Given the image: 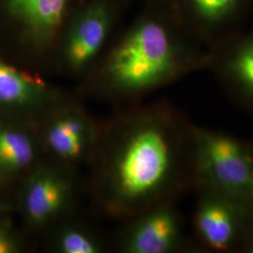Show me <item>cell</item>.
<instances>
[{"label": "cell", "instance_id": "1", "mask_svg": "<svg viewBox=\"0 0 253 253\" xmlns=\"http://www.w3.org/2000/svg\"><path fill=\"white\" fill-rule=\"evenodd\" d=\"M197 126L168 100L119 107L100 123L87 164L95 208L124 222L193 191Z\"/></svg>", "mask_w": 253, "mask_h": 253}, {"label": "cell", "instance_id": "2", "mask_svg": "<svg viewBox=\"0 0 253 253\" xmlns=\"http://www.w3.org/2000/svg\"><path fill=\"white\" fill-rule=\"evenodd\" d=\"M208 49L183 23L169 0H147L119 29L79 82L77 94L118 107L207 70Z\"/></svg>", "mask_w": 253, "mask_h": 253}, {"label": "cell", "instance_id": "3", "mask_svg": "<svg viewBox=\"0 0 253 253\" xmlns=\"http://www.w3.org/2000/svg\"><path fill=\"white\" fill-rule=\"evenodd\" d=\"M85 1L0 0V57L52 75L64 27Z\"/></svg>", "mask_w": 253, "mask_h": 253}, {"label": "cell", "instance_id": "4", "mask_svg": "<svg viewBox=\"0 0 253 253\" xmlns=\"http://www.w3.org/2000/svg\"><path fill=\"white\" fill-rule=\"evenodd\" d=\"M128 8L123 0H86L64 27L53 74L80 81L124 26Z\"/></svg>", "mask_w": 253, "mask_h": 253}, {"label": "cell", "instance_id": "5", "mask_svg": "<svg viewBox=\"0 0 253 253\" xmlns=\"http://www.w3.org/2000/svg\"><path fill=\"white\" fill-rule=\"evenodd\" d=\"M78 190L77 171L43 158L12 193L15 213L26 234L43 235L73 216Z\"/></svg>", "mask_w": 253, "mask_h": 253}, {"label": "cell", "instance_id": "6", "mask_svg": "<svg viewBox=\"0 0 253 253\" xmlns=\"http://www.w3.org/2000/svg\"><path fill=\"white\" fill-rule=\"evenodd\" d=\"M191 238L197 253H244L253 234V208L206 184L193 190Z\"/></svg>", "mask_w": 253, "mask_h": 253}, {"label": "cell", "instance_id": "7", "mask_svg": "<svg viewBox=\"0 0 253 253\" xmlns=\"http://www.w3.org/2000/svg\"><path fill=\"white\" fill-rule=\"evenodd\" d=\"M197 184H206L253 208V144L197 126Z\"/></svg>", "mask_w": 253, "mask_h": 253}, {"label": "cell", "instance_id": "8", "mask_svg": "<svg viewBox=\"0 0 253 253\" xmlns=\"http://www.w3.org/2000/svg\"><path fill=\"white\" fill-rule=\"evenodd\" d=\"M100 123L72 95L36 126L44 159L77 171L95 151Z\"/></svg>", "mask_w": 253, "mask_h": 253}, {"label": "cell", "instance_id": "9", "mask_svg": "<svg viewBox=\"0 0 253 253\" xmlns=\"http://www.w3.org/2000/svg\"><path fill=\"white\" fill-rule=\"evenodd\" d=\"M72 95L44 75L0 57V119L36 127Z\"/></svg>", "mask_w": 253, "mask_h": 253}, {"label": "cell", "instance_id": "10", "mask_svg": "<svg viewBox=\"0 0 253 253\" xmlns=\"http://www.w3.org/2000/svg\"><path fill=\"white\" fill-rule=\"evenodd\" d=\"M177 203H164L124 221L117 248L122 253H197Z\"/></svg>", "mask_w": 253, "mask_h": 253}, {"label": "cell", "instance_id": "11", "mask_svg": "<svg viewBox=\"0 0 253 253\" xmlns=\"http://www.w3.org/2000/svg\"><path fill=\"white\" fill-rule=\"evenodd\" d=\"M207 70L229 100L253 116V27L210 47Z\"/></svg>", "mask_w": 253, "mask_h": 253}, {"label": "cell", "instance_id": "12", "mask_svg": "<svg viewBox=\"0 0 253 253\" xmlns=\"http://www.w3.org/2000/svg\"><path fill=\"white\" fill-rule=\"evenodd\" d=\"M192 35L209 49L245 28L253 0H169Z\"/></svg>", "mask_w": 253, "mask_h": 253}, {"label": "cell", "instance_id": "13", "mask_svg": "<svg viewBox=\"0 0 253 253\" xmlns=\"http://www.w3.org/2000/svg\"><path fill=\"white\" fill-rule=\"evenodd\" d=\"M36 127L0 119V185L12 193L22 179L43 159Z\"/></svg>", "mask_w": 253, "mask_h": 253}, {"label": "cell", "instance_id": "14", "mask_svg": "<svg viewBox=\"0 0 253 253\" xmlns=\"http://www.w3.org/2000/svg\"><path fill=\"white\" fill-rule=\"evenodd\" d=\"M47 249L56 253H101L106 242L93 228L75 219L64 218L43 234Z\"/></svg>", "mask_w": 253, "mask_h": 253}, {"label": "cell", "instance_id": "15", "mask_svg": "<svg viewBox=\"0 0 253 253\" xmlns=\"http://www.w3.org/2000/svg\"><path fill=\"white\" fill-rule=\"evenodd\" d=\"M27 235L19 230L11 216L0 217V253H21L27 250Z\"/></svg>", "mask_w": 253, "mask_h": 253}, {"label": "cell", "instance_id": "16", "mask_svg": "<svg viewBox=\"0 0 253 253\" xmlns=\"http://www.w3.org/2000/svg\"><path fill=\"white\" fill-rule=\"evenodd\" d=\"M15 214L14 201L11 196L0 194V217H9Z\"/></svg>", "mask_w": 253, "mask_h": 253}, {"label": "cell", "instance_id": "17", "mask_svg": "<svg viewBox=\"0 0 253 253\" xmlns=\"http://www.w3.org/2000/svg\"><path fill=\"white\" fill-rule=\"evenodd\" d=\"M244 253H253V234L250 239V241L248 242V244L246 246Z\"/></svg>", "mask_w": 253, "mask_h": 253}, {"label": "cell", "instance_id": "18", "mask_svg": "<svg viewBox=\"0 0 253 253\" xmlns=\"http://www.w3.org/2000/svg\"><path fill=\"white\" fill-rule=\"evenodd\" d=\"M123 1L126 3L128 7H130L131 5L136 4V3H141V4H143L144 2L147 1V0H123Z\"/></svg>", "mask_w": 253, "mask_h": 253}, {"label": "cell", "instance_id": "19", "mask_svg": "<svg viewBox=\"0 0 253 253\" xmlns=\"http://www.w3.org/2000/svg\"><path fill=\"white\" fill-rule=\"evenodd\" d=\"M0 194L1 195H7L4 191H3V190H2V188H1V185H0ZM7 196H9V195H7Z\"/></svg>", "mask_w": 253, "mask_h": 253}]
</instances>
